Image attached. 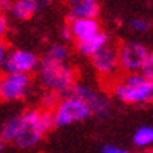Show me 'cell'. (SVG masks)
<instances>
[{
    "label": "cell",
    "instance_id": "ba28073f",
    "mask_svg": "<svg viewBox=\"0 0 153 153\" xmlns=\"http://www.w3.org/2000/svg\"><path fill=\"white\" fill-rule=\"evenodd\" d=\"M67 95H72L80 99L81 102H85L86 105L89 106L91 113L95 116H106L108 111H109V99L100 91L91 88V86H86V85H78L75 83V86L69 91Z\"/></svg>",
    "mask_w": 153,
    "mask_h": 153
},
{
    "label": "cell",
    "instance_id": "cb8c5ba5",
    "mask_svg": "<svg viewBox=\"0 0 153 153\" xmlns=\"http://www.w3.org/2000/svg\"><path fill=\"white\" fill-rule=\"evenodd\" d=\"M144 153H153V145H152V147H150V149H147V150H145Z\"/></svg>",
    "mask_w": 153,
    "mask_h": 153
},
{
    "label": "cell",
    "instance_id": "8992f818",
    "mask_svg": "<svg viewBox=\"0 0 153 153\" xmlns=\"http://www.w3.org/2000/svg\"><path fill=\"white\" fill-rule=\"evenodd\" d=\"M31 78L24 74L0 75V102H17L30 92Z\"/></svg>",
    "mask_w": 153,
    "mask_h": 153
},
{
    "label": "cell",
    "instance_id": "ffe728a7",
    "mask_svg": "<svg viewBox=\"0 0 153 153\" xmlns=\"http://www.w3.org/2000/svg\"><path fill=\"white\" fill-rule=\"evenodd\" d=\"M8 52H10V48L6 45V42L5 41H0V72L5 67V61H6V56H8Z\"/></svg>",
    "mask_w": 153,
    "mask_h": 153
},
{
    "label": "cell",
    "instance_id": "5bb4252c",
    "mask_svg": "<svg viewBox=\"0 0 153 153\" xmlns=\"http://www.w3.org/2000/svg\"><path fill=\"white\" fill-rule=\"evenodd\" d=\"M41 61L45 62H67L69 61V47L66 44H53L47 48Z\"/></svg>",
    "mask_w": 153,
    "mask_h": 153
},
{
    "label": "cell",
    "instance_id": "9c48e42d",
    "mask_svg": "<svg viewBox=\"0 0 153 153\" xmlns=\"http://www.w3.org/2000/svg\"><path fill=\"white\" fill-rule=\"evenodd\" d=\"M39 56L36 53L30 50H22V48H16V50H10L8 56L5 61L3 71L8 74H24L30 75L31 72L38 71L39 67Z\"/></svg>",
    "mask_w": 153,
    "mask_h": 153
},
{
    "label": "cell",
    "instance_id": "2e32d148",
    "mask_svg": "<svg viewBox=\"0 0 153 153\" xmlns=\"http://www.w3.org/2000/svg\"><path fill=\"white\" fill-rule=\"evenodd\" d=\"M58 102V95H55L52 92H44L42 99H41V105H42V109H47V111H52L55 108Z\"/></svg>",
    "mask_w": 153,
    "mask_h": 153
},
{
    "label": "cell",
    "instance_id": "d6986e66",
    "mask_svg": "<svg viewBox=\"0 0 153 153\" xmlns=\"http://www.w3.org/2000/svg\"><path fill=\"white\" fill-rule=\"evenodd\" d=\"M8 30H10V24H8V19H6V14L0 11V41L5 39Z\"/></svg>",
    "mask_w": 153,
    "mask_h": 153
},
{
    "label": "cell",
    "instance_id": "6da1fadb",
    "mask_svg": "<svg viewBox=\"0 0 153 153\" xmlns=\"http://www.w3.org/2000/svg\"><path fill=\"white\" fill-rule=\"evenodd\" d=\"M53 127L52 111L30 108L17 116V133L13 144H16L19 149H31L38 145L44 134Z\"/></svg>",
    "mask_w": 153,
    "mask_h": 153
},
{
    "label": "cell",
    "instance_id": "277c9868",
    "mask_svg": "<svg viewBox=\"0 0 153 153\" xmlns=\"http://www.w3.org/2000/svg\"><path fill=\"white\" fill-rule=\"evenodd\" d=\"M52 114L55 127H67L76 122H83L92 116L86 103L72 95L61 97L52 109Z\"/></svg>",
    "mask_w": 153,
    "mask_h": 153
},
{
    "label": "cell",
    "instance_id": "5b68a950",
    "mask_svg": "<svg viewBox=\"0 0 153 153\" xmlns=\"http://www.w3.org/2000/svg\"><path fill=\"white\" fill-rule=\"evenodd\" d=\"M149 48L137 41H127L117 47L120 72L123 74H141L145 61L149 58Z\"/></svg>",
    "mask_w": 153,
    "mask_h": 153
},
{
    "label": "cell",
    "instance_id": "52a82bcc",
    "mask_svg": "<svg viewBox=\"0 0 153 153\" xmlns=\"http://www.w3.org/2000/svg\"><path fill=\"white\" fill-rule=\"evenodd\" d=\"M91 62L95 72L103 80L114 81L119 76L120 66H119V56H117V45H113L109 42L108 45L100 48L95 55L91 56Z\"/></svg>",
    "mask_w": 153,
    "mask_h": 153
},
{
    "label": "cell",
    "instance_id": "44dd1931",
    "mask_svg": "<svg viewBox=\"0 0 153 153\" xmlns=\"http://www.w3.org/2000/svg\"><path fill=\"white\" fill-rule=\"evenodd\" d=\"M102 153H130V152L122 149V147H117V145L106 144V145H103V147H102Z\"/></svg>",
    "mask_w": 153,
    "mask_h": 153
},
{
    "label": "cell",
    "instance_id": "4fadbf2b",
    "mask_svg": "<svg viewBox=\"0 0 153 153\" xmlns=\"http://www.w3.org/2000/svg\"><path fill=\"white\" fill-rule=\"evenodd\" d=\"M38 11V5L34 0H13L10 13L19 20H28Z\"/></svg>",
    "mask_w": 153,
    "mask_h": 153
},
{
    "label": "cell",
    "instance_id": "7a4b0ae2",
    "mask_svg": "<svg viewBox=\"0 0 153 153\" xmlns=\"http://www.w3.org/2000/svg\"><path fill=\"white\" fill-rule=\"evenodd\" d=\"M111 92L127 105L153 103V80L145 78L142 74H123L113 81Z\"/></svg>",
    "mask_w": 153,
    "mask_h": 153
},
{
    "label": "cell",
    "instance_id": "ac0fdd59",
    "mask_svg": "<svg viewBox=\"0 0 153 153\" xmlns=\"http://www.w3.org/2000/svg\"><path fill=\"white\" fill-rule=\"evenodd\" d=\"M141 74L145 76V78L153 80V53L149 55V58H147V61H145V64H144V67H142Z\"/></svg>",
    "mask_w": 153,
    "mask_h": 153
},
{
    "label": "cell",
    "instance_id": "7c38bea8",
    "mask_svg": "<svg viewBox=\"0 0 153 153\" xmlns=\"http://www.w3.org/2000/svg\"><path fill=\"white\" fill-rule=\"evenodd\" d=\"M108 44H109V36L105 31H100L99 34H95L91 39L83 41V42H76V50H78V53L83 55V56L91 58L92 55H95L100 48H103Z\"/></svg>",
    "mask_w": 153,
    "mask_h": 153
},
{
    "label": "cell",
    "instance_id": "603a6c76",
    "mask_svg": "<svg viewBox=\"0 0 153 153\" xmlns=\"http://www.w3.org/2000/svg\"><path fill=\"white\" fill-rule=\"evenodd\" d=\"M38 5V10H42V8H47L48 5H52V0H34Z\"/></svg>",
    "mask_w": 153,
    "mask_h": 153
},
{
    "label": "cell",
    "instance_id": "3957f363",
    "mask_svg": "<svg viewBox=\"0 0 153 153\" xmlns=\"http://www.w3.org/2000/svg\"><path fill=\"white\" fill-rule=\"evenodd\" d=\"M38 71L39 83L45 88L47 92H52L58 97L67 95L76 83V74L69 62L39 61Z\"/></svg>",
    "mask_w": 153,
    "mask_h": 153
},
{
    "label": "cell",
    "instance_id": "e0dca14e",
    "mask_svg": "<svg viewBox=\"0 0 153 153\" xmlns=\"http://www.w3.org/2000/svg\"><path fill=\"white\" fill-rule=\"evenodd\" d=\"M130 28L131 30H134V31H147L150 28V24H149V20H145L142 17H136V19H131L130 20Z\"/></svg>",
    "mask_w": 153,
    "mask_h": 153
},
{
    "label": "cell",
    "instance_id": "7402d4cb",
    "mask_svg": "<svg viewBox=\"0 0 153 153\" xmlns=\"http://www.w3.org/2000/svg\"><path fill=\"white\" fill-rule=\"evenodd\" d=\"M11 3H13V0H0V11H2V13L10 11Z\"/></svg>",
    "mask_w": 153,
    "mask_h": 153
},
{
    "label": "cell",
    "instance_id": "d4e9b609",
    "mask_svg": "<svg viewBox=\"0 0 153 153\" xmlns=\"http://www.w3.org/2000/svg\"><path fill=\"white\" fill-rule=\"evenodd\" d=\"M3 144H5V142L2 141V139H0V152H2V150H3Z\"/></svg>",
    "mask_w": 153,
    "mask_h": 153
},
{
    "label": "cell",
    "instance_id": "8fae6325",
    "mask_svg": "<svg viewBox=\"0 0 153 153\" xmlns=\"http://www.w3.org/2000/svg\"><path fill=\"white\" fill-rule=\"evenodd\" d=\"M69 20L74 19H97L100 5L97 0H67Z\"/></svg>",
    "mask_w": 153,
    "mask_h": 153
},
{
    "label": "cell",
    "instance_id": "9a60e30c",
    "mask_svg": "<svg viewBox=\"0 0 153 153\" xmlns=\"http://www.w3.org/2000/svg\"><path fill=\"white\" fill-rule=\"evenodd\" d=\"M133 144L137 149H150L153 145V127L150 125L139 127L133 134Z\"/></svg>",
    "mask_w": 153,
    "mask_h": 153
},
{
    "label": "cell",
    "instance_id": "30bf717a",
    "mask_svg": "<svg viewBox=\"0 0 153 153\" xmlns=\"http://www.w3.org/2000/svg\"><path fill=\"white\" fill-rule=\"evenodd\" d=\"M67 30L71 34V39H74L75 42H83L94 38L95 34H99L102 31L100 24L97 19H74L69 20Z\"/></svg>",
    "mask_w": 153,
    "mask_h": 153
}]
</instances>
